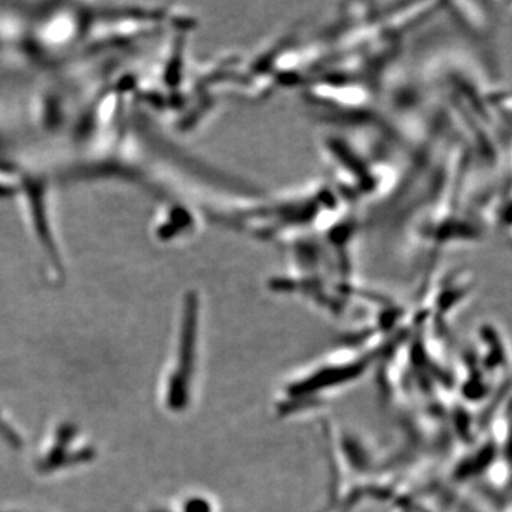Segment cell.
<instances>
[{"instance_id": "7a4b0ae2", "label": "cell", "mask_w": 512, "mask_h": 512, "mask_svg": "<svg viewBox=\"0 0 512 512\" xmlns=\"http://www.w3.org/2000/svg\"><path fill=\"white\" fill-rule=\"evenodd\" d=\"M363 367H365L363 363H359L355 366L332 367V369L322 370V372L313 375L311 379L299 383L295 393L315 392V390L325 389V387L332 386V384L346 382V380L356 377L355 375L360 373Z\"/></svg>"}, {"instance_id": "6da1fadb", "label": "cell", "mask_w": 512, "mask_h": 512, "mask_svg": "<svg viewBox=\"0 0 512 512\" xmlns=\"http://www.w3.org/2000/svg\"><path fill=\"white\" fill-rule=\"evenodd\" d=\"M198 299L190 295L185 302L183 328L177 369L171 376L167 389V404L174 412H181L190 403L191 379L197 356Z\"/></svg>"}, {"instance_id": "3957f363", "label": "cell", "mask_w": 512, "mask_h": 512, "mask_svg": "<svg viewBox=\"0 0 512 512\" xmlns=\"http://www.w3.org/2000/svg\"><path fill=\"white\" fill-rule=\"evenodd\" d=\"M185 512H212L211 504L204 498H191L184 507Z\"/></svg>"}]
</instances>
